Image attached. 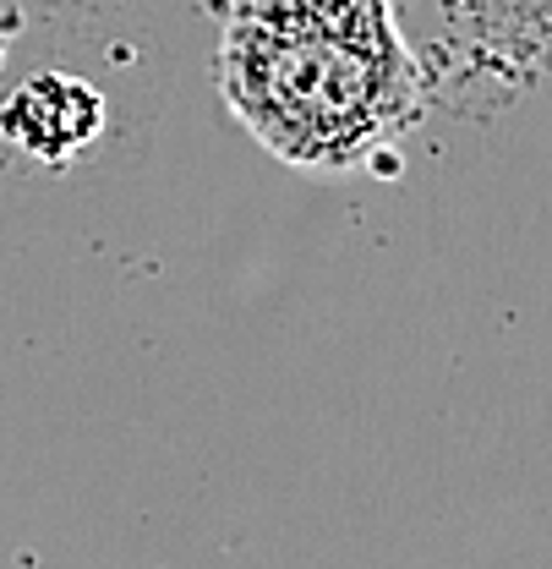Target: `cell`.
I'll return each mask as SVG.
<instances>
[{"instance_id": "cell-1", "label": "cell", "mask_w": 552, "mask_h": 569, "mask_svg": "<svg viewBox=\"0 0 552 569\" xmlns=\"http://www.w3.org/2000/svg\"><path fill=\"white\" fill-rule=\"evenodd\" d=\"M213 82L258 148L323 181L389 170L432 104L394 0H230Z\"/></svg>"}, {"instance_id": "cell-2", "label": "cell", "mask_w": 552, "mask_h": 569, "mask_svg": "<svg viewBox=\"0 0 552 569\" xmlns=\"http://www.w3.org/2000/svg\"><path fill=\"white\" fill-rule=\"evenodd\" d=\"M104 138V99L93 82L71 71H33L11 93H0V159H22L33 170H71Z\"/></svg>"}, {"instance_id": "cell-3", "label": "cell", "mask_w": 552, "mask_h": 569, "mask_svg": "<svg viewBox=\"0 0 552 569\" xmlns=\"http://www.w3.org/2000/svg\"><path fill=\"white\" fill-rule=\"evenodd\" d=\"M22 22H28V17H22L17 6H0V71L11 61V44L22 39Z\"/></svg>"}]
</instances>
